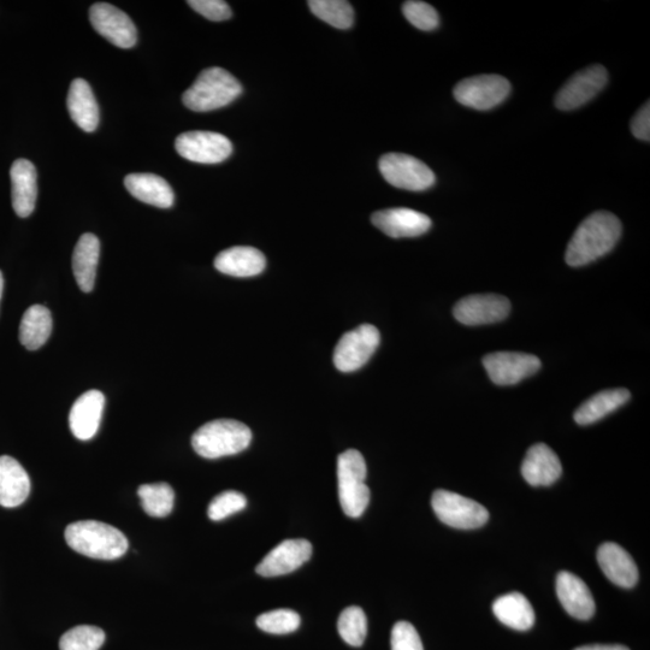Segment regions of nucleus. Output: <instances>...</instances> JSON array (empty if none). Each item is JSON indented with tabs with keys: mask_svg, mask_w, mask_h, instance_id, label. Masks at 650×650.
I'll use <instances>...</instances> for the list:
<instances>
[{
	"mask_svg": "<svg viewBox=\"0 0 650 650\" xmlns=\"http://www.w3.org/2000/svg\"><path fill=\"white\" fill-rule=\"evenodd\" d=\"M622 235V223L607 211L595 212L579 224L565 254L570 267H583L613 250Z\"/></svg>",
	"mask_w": 650,
	"mask_h": 650,
	"instance_id": "obj_1",
	"label": "nucleus"
},
{
	"mask_svg": "<svg viewBox=\"0 0 650 650\" xmlns=\"http://www.w3.org/2000/svg\"><path fill=\"white\" fill-rule=\"evenodd\" d=\"M64 535L73 551L92 559L116 560L123 557L129 548L126 535L97 520H81L70 524Z\"/></svg>",
	"mask_w": 650,
	"mask_h": 650,
	"instance_id": "obj_2",
	"label": "nucleus"
},
{
	"mask_svg": "<svg viewBox=\"0 0 650 650\" xmlns=\"http://www.w3.org/2000/svg\"><path fill=\"white\" fill-rule=\"evenodd\" d=\"M242 93L238 79L222 68L205 69L191 88L183 93L186 108L197 112L222 109L233 103Z\"/></svg>",
	"mask_w": 650,
	"mask_h": 650,
	"instance_id": "obj_3",
	"label": "nucleus"
},
{
	"mask_svg": "<svg viewBox=\"0 0 650 650\" xmlns=\"http://www.w3.org/2000/svg\"><path fill=\"white\" fill-rule=\"evenodd\" d=\"M252 431L234 419H217L203 425L192 437L194 451L206 459L235 455L250 446Z\"/></svg>",
	"mask_w": 650,
	"mask_h": 650,
	"instance_id": "obj_4",
	"label": "nucleus"
},
{
	"mask_svg": "<svg viewBox=\"0 0 650 650\" xmlns=\"http://www.w3.org/2000/svg\"><path fill=\"white\" fill-rule=\"evenodd\" d=\"M366 474L365 459L357 449H348L339 455V498L342 511L348 517L359 518L369 506L370 489L365 484Z\"/></svg>",
	"mask_w": 650,
	"mask_h": 650,
	"instance_id": "obj_5",
	"label": "nucleus"
},
{
	"mask_svg": "<svg viewBox=\"0 0 650 650\" xmlns=\"http://www.w3.org/2000/svg\"><path fill=\"white\" fill-rule=\"evenodd\" d=\"M431 506L442 523L455 529L481 528L489 519L486 507L478 504L475 500L448 492V490H436L433 500H431Z\"/></svg>",
	"mask_w": 650,
	"mask_h": 650,
	"instance_id": "obj_6",
	"label": "nucleus"
},
{
	"mask_svg": "<svg viewBox=\"0 0 650 650\" xmlns=\"http://www.w3.org/2000/svg\"><path fill=\"white\" fill-rule=\"evenodd\" d=\"M389 185L406 191L422 192L435 185L436 177L427 164L404 153H388L378 163Z\"/></svg>",
	"mask_w": 650,
	"mask_h": 650,
	"instance_id": "obj_7",
	"label": "nucleus"
},
{
	"mask_svg": "<svg viewBox=\"0 0 650 650\" xmlns=\"http://www.w3.org/2000/svg\"><path fill=\"white\" fill-rule=\"evenodd\" d=\"M511 84L504 76L478 75L460 81L453 94L459 104L480 111L496 108L510 96Z\"/></svg>",
	"mask_w": 650,
	"mask_h": 650,
	"instance_id": "obj_8",
	"label": "nucleus"
},
{
	"mask_svg": "<svg viewBox=\"0 0 650 650\" xmlns=\"http://www.w3.org/2000/svg\"><path fill=\"white\" fill-rule=\"evenodd\" d=\"M381 335L371 324H362L358 328L342 335L334 350V364L342 372H353L369 362L374 356Z\"/></svg>",
	"mask_w": 650,
	"mask_h": 650,
	"instance_id": "obj_9",
	"label": "nucleus"
},
{
	"mask_svg": "<svg viewBox=\"0 0 650 650\" xmlns=\"http://www.w3.org/2000/svg\"><path fill=\"white\" fill-rule=\"evenodd\" d=\"M176 151L187 161L200 164H217L226 161L233 153V145L220 133L194 130L180 135Z\"/></svg>",
	"mask_w": 650,
	"mask_h": 650,
	"instance_id": "obj_10",
	"label": "nucleus"
},
{
	"mask_svg": "<svg viewBox=\"0 0 650 650\" xmlns=\"http://www.w3.org/2000/svg\"><path fill=\"white\" fill-rule=\"evenodd\" d=\"M607 81L608 73L605 67L600 64L590 65V67L573 75L561 87L557 97H555V106L563 111L581 108L604 90Z\"/></svg>",
	"mask_w": 650,
	"mask_h": 650,
	"instance_id": "obj_11",
	"label": "nucleus"
},
{
	"mask_svg": "<svg viewBox=\"0 0 650 650\" xmlns=\"http://www.w3.org/2000/svg\"><path fill=\"white\" fill-rule=\"evenodd\" d=\"M484 368L498 386H513L541 369V360L533 354L495 352L483 359Z\"/></svg>",
	"mask_w": 650,
	"mask_h": 650,
	"instance_id": "obj_12",
	"label": "nucleus"
},
{
	"mask_svg": "<svg viewBox=\"0 0 650 650\" xmlns=\"http://www.w3.org/2000/svg\"><path fill=\"white\" fill-rule=\"evenodd\" d=\"M90 20L96 31L121 49H130L138 41V31L130 17L108 3H97L90 9Z\"/></svg>",
	"mask_w": 650,
	"mask_h": 650,
	"instance_id": "obj_13",
	"label": "nucleus"
},
{
	"mask_svg": "<svg viewBox=\"0 0 650 650\" xmlns=\"http://www.w3.org/2000/svg\"><path fill=\"white\" fill-rule=\"evenodd\" d=\"M511 304L498 294H474L458 301L454 317L465 325H483L504 321L510 315Z\"/></svg>",
	"mask_w": 650,
	"mask_h": 650,
	"instance_id": "obj_14",
	"label": "nucleus"
},
{
	"mask_svg": "<svg viewBox=\"0 0 650 650\" xmlns=\"http://www.w3.org/2000/svg\"><path fill=\"white\" fill-rule=\"evenodd\" d=\"M312 555V545L303 539L286 540L276 546L273 551L260 561L256 567L262 577H277L288 575L307 563Z\"/></svg>",
	"mask_w": 650,
	"mask_h": 650,
	"instance_id": "obj_15",
	"label": "nucleus"
},
{
	"mask_svg": "<svg viewBox=\"0 0 650 650\" xmlns=\"http://www.w3.org/2000/svg\"><path fill=\"white\" fill-rule=\"evenodd\" d=\"M371 222L390 238H417L428 232L431 220L427 215L407 208H393L375 212Z\"/></svg>",
	"mask_w": 650,
	"mask_h": 650,
	"instance_id": "obj_16",
	"label": "nucleus"
},
{
	"mask_svg": "<svg viewBox=\"0 0 650 650\" xmlns=\"http://www.w3.org/2000/svg\"><path fill=\"white\" fill-rule=\"evenodd\" d=\"M105 397L99 390H88L75 401L69 415L70 430L76 439L88 441L98 433L102 422Z\"/></svg>",
	"mask_w": 650,
	"mask_h": 650,
	"instance_id": "obj_17",
	"label": "nucleus"
},
{
	"mask_svg": "<svg viewBox=\"0 0 650 650\" xmlns=\"http://www.w3.org/2000/svg\"><path fill=\"white\" fill-rule=\"evenodd\" d=\"M563 472L558 455L545 443H537L525 455L522 475L530 486L547 487L559 480Z\"/></svg>",
	"mask_w": 650,
	"mask_h": 650,
	"instance_id": "obj_18",
	"label": "nucleus"
},
{
	"mask_svg": "<svg viewBox=\"0 0 650 650\" xmlns=\"http://www.w3.org/2000/svg\"><path fill=\"white\" fill-rule=\"evenodd\" d=\"M557 594L561 605L571 617L588 620L594 616L595 601L588 585L571 572H560L557 577Z\"/></svg>",
	"mask_w": 650,
	"mask_h": 650,
	"instance_id": "obj_19",
	"label": "nucleus"
},
{
	"mask_svg": "<svg viewBox=\"0 0 650 650\" xmlns=\"http://www.w3.org/2000/svg\"><path fill=\"white\" fill-rule=\"evenodd\" d=\"M598 561L610 581L622 588L635 587L638 581L637 565L631 555L617 543L607 542L599 548Z\"/></svg>",
	"mask_w": 650,
	"mask_h": 650,
	"instance_id": "obj_20",
	"label": "nucleus"
},
{
	"mask_svg": "<svg viewBox=\"0 0 650 650\" xmlns=\"http://www.w3.org/2000/svg\"><path fill=\"white\" fill-rule=\"evenodd\" d=\"M31 493V480L27 471L16 459L0 457V506L19 507Z\"/></svg>",
	"mask_w": 650,
	"mask_h": 650,
	"instance_id": "obj_21",
	"label": "nucleus"
},
{
	"mask_svg": "<svg viewBox=\"0 0 650 650\" xmlns=\"http://www.w3.org/2000/svg\"><path fill=\"white\" fill-rule=\"evenodd\" d=\"M267 259L251 246H234L221 252L215 259V268L222 274L234 277H253L262 274Z\"/></svg>",
	"mask_w": 650,
	"mask_h": 650,
	"instance_id": "obj_22",
	"label": "nucleus"
},
{
	"mask_svg": "<svg viewBox=\"0 0 650 650\" xmlns=\"http://www.w3.org/2000/svg\"><path fill=\"white\" fill-rule=\"evenodd\" d=\"M13 182V206L17 216L33 214L38 197L37 169L27 159H17L10 170Z\"/></svg>",
	"mask_w": 650,
	"mask_h": 650,
	"instance_id": "obj_23",
	"label": "nucleus"
},
{
	"mask_svg": "<svg viewBox=\"0 0 650 650\" xmlns=\"http://www.w3.org/2000/svg\"><path fill=\"white\" fill-rule=\"evenodd\" d=\"M124 186L134 198L156 208L169 209L174 205L175 195L169 183L153 174H130Z\"/></svg>",
	"mask_w": 650,
	"mask_h": 650,
	"instance_id": "obj_24",
	"label": "nucleus"
},
{
	"mask_svg": "<svg viewBox=\"0 0 650 650\" xmlns=\"http://www.w3.org/2000/svg\"><path fill=\"white\" fill-rule=\"evenodd\" d=\"M67 106L70 117L87 133H92L99 124V106L88 82L76 79L70 85Z\"/></svg>",
	"mask_w": 650,
	"mask_h": 650,
	"instance_id": "obj_25",
	"label": "nucleus"
},
{
	"mask_svg": "<svg viewBox=\"0 0 650 650\" xmlns=\"http://www.w3.org/2000/svg\"><path fill=\"white\" fill-rule=\"evenodd\" d=\"M99 257L100 242L97 236L93 234L82 235L75 246L73 254L74 275L82 292L90 293L93 291Z\"/></svg>",
	"mask_w": 650,
	"mask_h": 650,
	"instance_id": "obj_26",
	"label": "nucleus"
},
{
	"mask_svg": "<svg viewBox=\"0 0 650 650\" xmlns=\"http://www.w3.org/2000/svg\"><path fill=\"white\" fill-rule=\"evenodd\" d=\"M628 389H607L595 394L584 401L575 412V421L579 425H589L601 421L602 418L622 407L630 400Z\"/></svg>",
	"mask_w": 650,
	"mask_h": 650,
	"instance_id": "obj_27",
	"label": "nucleus"
},
{
	"mask_svg": "<svg viewBox=\"0 0 650 650\" xmlns=\"http://www.w3.org/2000/svg\"><path fill=\"white\" fill-rule=\"evenodd\" d=\"M493 612L502 624L514 630L527 631L533 628L535 623L534 608L520 593L500 596L494 602Z\"/></svg>",
	"mask_w": 650,
	"mask_h": 650,
	"instance_id": "obj_28",
	"label": "nucleus"
},
{
	"mask_svg": "<svg viewBox=\"0 0 650 650\" xmlns=\"http://www.w3.org/2000/svg\"><path fill=\"white\" fill-rule=\"evenodd\" d=\"M52 332V316L47 307L33 305L25 312L20 325V341L29 351L46 344Z\"/></svg>",
	"mask_w": 650,
	"mask_h": 650,
	"instance_id": "obj_29",
	"label": "nucleus"
},
{
	"mask_svg": "<svg viewBox=\"0 0 650 650\" xmlns=\"http://www.w3.org/2000/svg\"><path fill=\"white\" fill-rule=\"evenodd\" d=\"M138 495L145 512L153 518L167 517L173 511L175 493L168 483L144 484Z\"/></svg>",
	"mask_w": 650,
	"mask_h": 650,
	"instance_id": "obj_30",
	"label": "nucleus"
},
{
	"mask_svg": "<svg viewBox=\"0 0 650 650\" xmlns=\"http://www.w3.org/2000/svg\"><path fill=\"white\" fill-rule=\"evenodd\" d=\"M309 8L319 20L338 29H348L353 26L354 10L350 2L345 0H310Z\"/></svg>",
	"mask_w": 650,
	"mask_h": 650,
	"instance_id": "obj_31",
	"label": "nucleus"
},
{
	"mask_svg": "<svg viewBox=\"0 0 650 650\" xmlns=\"http://www.w3.org/2000/svg\"><path fill=\"white\" fill-rule=\"evenodd\" d=\"M339 634L347 644L360 647L368 634V619L362 608L358 606L347 607L340 614L338 622Z\"/></svg>",
	"mask_w": 650,
	"mask_h": 650,
	"instance_id": "obj_32",
	"label": "nucleus"
},
{
	"mask_svg": "<svg viewBox=\"0 0 650 650\" xmlns=\"http://www.w3.org/2000/svg\"><path fill=\"white\" fill-rule=\"evenodd\" d=\"M105 642V632L97 626L80 625L65 632L59 641L61 650H99Z\"/></svg>",
	"mask_w": 650,
	"mask_h": 650,
	"instance_id": "obj_33",
	"label": "nucleus"
},
{
	"mask_svg": "<svg viewBox=\"0 0 650 650\" xmlns=\"http://www.w3.org/2000/svg\"><path fill=\"white\" fill-rule=\"evenodd\" d=\"M300 623L299 614L292 610H275L257 618L258 628L274 635L291 634L299 629Z\"/></svg>",
	"mask_w": 650,
	"mask_h": 650,
	"instance_id": "obj_34",
	"label": "nucleus"
},
{
	"mask_svg": "<svg viewBox=\"0 0 650 650\" xmlns=\"http://www.w3.org/2000/svg\"><path fill=\"white\" fill-rule=\"evenodd\" d=\"M406 20L421 31H434L440 25V17L435 8L424 2H406L403 5Z\"/></svg>",
	"mask_w": 650,
	"mask_h": 650,
	"instance_id": "obj_35",
	"label": "nucleus"
},
{
	"mask_svg": "<svg viewBox=\"0 0 650 650\" xmlns=\"http://www.w3.org/2000/svg\"><path fill=\"white\" fill-rule=\"evenodd\" d=\"M246 506L247 499L244 494L235 492V490H227L211 501L208 510L209 518L214 522H220V520L244 510Z\"/></svg>",
	"mask_w": 650,
	"mask_h": 650,
	"instance_id": "obj_36",
	"label": "nucleus"
},
{
	"mask_svg": "<svg viewBox=\"0 0 650 650\" xmlns=\"http://www.w3.org/2000/svg\"><path fill=\"white\" fill-rule=\"evenodd\" d=\"M392 650H424L421 637L415 626L399 622L392 630Z\"/></svg>",
	"mask_w": 650,
	"mask_h": 650,
	"instance_id": "obj_37",
	"label": "nucleus"
},
{
	"mask_svg": "<svg viewBox=\"0 0 650 650\" xmlns=\"http://www.w3.org/2000/svg\"><path fill=\"white\" fill-rule=\"evenodd\" d=\"M189 7L210 21H227L233 16L232 9L223 0H189Z\"/></svg>",
	"mask_w": 650,
	"mask_h": 650,
	"instance_id": "obj_38",
	"label": "nucleus"
},
{
	"mask_svg": "<svg viewBox=\"0 0 650 650\" xmlns=\"http://www.w3.org/2000/svg\"><path fill=\"white\" fill-rule=\"evenodd\" d=\"M631 132L634 137L643 141L650 139V104H644L631 121Z\"/></svg>",
	"mask_w": 650,
	"mask_h": 650,
	"instance_id": "obj_39",
	"label": "nucleus"
},
{
	"mask_svg": "<svg viewBox=\"0 0 650 650\" xmlns=\"http://www.w3.org/2000/svg\"><path fill=\"white\" fill-rule=\"evenodd\" d=\"M575 650H630L622 644H593V646H583Z\"/></svg>",
	"mask_w": 650,
	"mask_h": 650,
	"instance_id": "obj_40",
	"label": "nucleus"
},
{
	"mask_svg": "<svg viewBox=\"0 0 650 650\" xmlns=\"http://www.w3.org/2000/svg\"><path fill=\"white\" fill-rule=\"evenodd\" d=\"M3 289H4V277L2 271H0V300H2Z\"/></svg>",
	"mask_w": 650,
	"mask_h": 650,
	"instance_id": "obj_41",
	"label": "nucleus"
}]
</instances>
